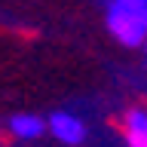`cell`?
Listing matches in <instances>:
<instances>
[{
    "label": "cell",
    "instance_id": "obj_1",
    "mask_svg": "<svg viewBox=\"0 0 147 147\" xmlns=\"http://www.w3.org/2000/svg\"><path fill=\"white\" fill-rule=\"evenodd\" d=\"M107 28L126 46L144 43V37H147V0H113L107 6Z\"/></svg>",
    "mask_w": 147,
    "mask_h": 147
},
{
    "label": "cell",
    "instance_id": "obj_2",
    "mask_svg": "<svg viewBox=\"0 0 147 147\" xmlns=\"http://www.w3.org/2000/svg\"><path fill=\"white\" fill-rule=\"evenodd\" d=\"M49 129L55 132V138H61L64 144H80L83 135H86L83 123L77 117H71V113H55V117L49 119Z\"/></svg>",
    "mask_w": 147,
    "mask_h": 147
},
{
    "label": "cell",
    "instance_id": "obj_3",
    "mask_svg": "<svg viewBox=\"0 0 147 147\" xmlns=\"http://www.w3.org/2000/svg\"><path fill=\"white\" fill-rule=\"evenodd\" d=\"M129 147H147V113H129Z\"/></svg>",
    "mask_w": 147,
    "mask_h": 147
},
{
    "label": "cell",
    "instance_id": "obj_4",
    "mask_svg": "<svg viewBox=\"0 0 147 147\" xmlns=\"http://www.w3.org/2000/svg\"><path fill=\"white\" fill-rule=\"evenodd\" d=\"M12 132H16L18 138H37L40 132H43V123L37 117H12Z\"/></svg>",
    "mask_w": 147,
    "mask_h": 147
}]
</instances>
